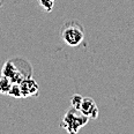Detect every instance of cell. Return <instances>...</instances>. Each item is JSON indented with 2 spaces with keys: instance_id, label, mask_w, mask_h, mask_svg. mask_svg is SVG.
I'll return each instance as SVG.
<instances>
[{
  "instance_id": "52a82bcc",
  "label": "cell",
  "mask_w": 134,
  "mask_h": 134,
  "mask_svg": "<svg viewBox=\"0 0 134 134\" xmlns=\"http://www.w3.org/2000/svg\"><path fill=\"white\" fill-rule=\"evenodd\" d=\"M8 96H13V97H15V98H21L22 91H21L20 83H13L12 87H10V89H9Z\"/></svg>"
},
{
  "instance_id": "9c48e42d",
  "label": "cell",
  "mask_w": 134,
  "mask_h": 134,
  "mask_svg": "<svg viewBox=\"0 0 134 134\" xmlns=\"http://www.w3.org/2000/svg\"><path fill=\"white\" fill-rule=\"evenodd\" d=\"M1 5H2V0H0V7H1Z\"/></svg>"
},
{
  "instance_id": "3957f363",
  "label": "cell",
  "mask_w": 134,
  "mask_h": 134,
  "mask_svg": "<svg viewBox=\"0 0 134 134\" xmlns=\"http://www.w3.org/2000/svg\"><path fill=\"white\" fill-rule=\"evenodd\" d=\"M88 120H89L88 117H86L80 110L72 107L66 111L65 116L63 117L60 126L64 130H66V132L74 134L79 132L81 128L88 122Z\"/></svg>"
},
{
  "instance_id": "6da1fadb",
  "label": "cell",
  "mask_w": 134,
  "mask_h": 134,
  "mask_svg": "<svg viewBox=\"0 0 134 134\" xmlns=\"http://www.w3.org/2000/svg\"><path fill=\"white\" fill-rule=\"evenodd\" d=\"M1 75L8 77L13 83H20L23 79L31 77L32 67L26 59L14 58L4 64L1 69Z\"/></svg>"
},
{
  "instance_id": "8992f818",
  "label": "cell",
  "mask_w": 134,
  "mask_h": 134,
  "mask_svg": "<svg viewBox=\"0 0 134 134\" xmlns=\"http://www.w3.org/2000/svg\"><path fill=\"white\" fill-rule=\"evenodd\" d=\"M12 85H13V82L8 79V77L1 75V76H0V94L8 95V93H9V89H10V87H12Z\"/></svg>"
},
{
  "instance_id": "5b68a950",
  "label": "cell",
  "mask_w": 134,
  "mask_h": 134,
  "mask_svg": "<svg viewBox=\"0 0 134 134\" xmlns=\"http://www.w3.org/2000/svg\"><path fill=\"white\" fill-rule=\"evenodd\" d=\"M20 87L22 91V97H31V96H37L40 93V87H38L37 82H36L31 77H27L23 79L20 82Z\"/></svg>"
},
{
  "instance_id": "ba28073f",
  "label": "cell",
  "mask_w": 134,
  "mask_h": 134,
  "mask_svg": "<svg viewBox=\"0 0 134 134\" xmlns=\"http://www.w3.org/2000/svg\"><path fill=\"white\" fill-rule=\"evenodd\" d=\"M82 99H83V97L81 96V95L79 94H75L72 96V98H71V105L73 108L75 109H77L79 110L80 109V105H81V102H82Z\"/></svg>"
},
{
  "instance_id": "7a4b0ae2",
  "label": "cell",
  "mask_w": 134,
  "mask_h": 134,
  "mask_svg": "<svg viewBox=\"0 0 134 134\" xmlns=\"http://www.w3.org/2000/svg\"><path fill=\"white\" fill-rule=\"evenodd\" d=\"M60 37L68 46H79L85 38V28L79 21H67L60 29Z\"/></svg>"
},
{
  "instance_id": "277c9868",
  "label": "cell",
  "mask_w": 134,
  "mask_h": 134,
  "mask_svg": "<svg viewBox=\"0 0 134 134\" xmlns=\"http://www.w3.org/2000/svg\"><path fill=\"white\" fill-rule=\"evenodd\" d=\"M79 110L89 119H96L98 117V108L91 97H83Z\"/></svg>"
}]
</instances>
